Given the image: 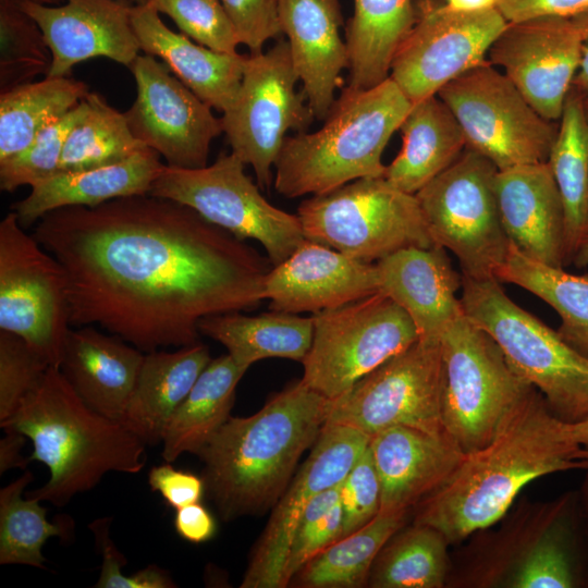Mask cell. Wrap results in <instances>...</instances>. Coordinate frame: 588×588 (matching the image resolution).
Segmentation results:
<instances>
[{"label": "cell", "instance_id": "cell-29", "mask_svg": "<svg viewBox=\"0 0 588 588\" xmlns=\"http://www.w3.org/2000/svg\"><path fill=\"white\" fill-rule=\"evenodd\" d=\"M211 359L200 342L145 353L121 422L146 445L160 444L175 409Z\"/></svg>", "mask_w": 588, "mask_h": 588}, {"label": "cell", "instance_id": "cell-50", "mask_svg": "<svg viewBox=\"0 0 588 588\" xmlns=\"http://www.w3.org/2000/svg\"><path fill=\"white\" fill-rule=\"evenodd\" d=\"M148 483L151 491L160 493L174 510L200 502L206 491L203 477L177 469L167 462L150 468Z\"/></svg>", "mask_w": 588, "mask_h": 588}, {"label": "cell", "instance_id": "cell-52", "mask_svg": "<svg viewBox=\"0 0 588 588\" xmlns=\"http://www.w3.org/2000/svg\"><path fill=\"white\" fill-rule=\"evenodd\" d=\"M174 529L180 538L191 543H204L217 532V522L200 502L175 510Z\"/></svg>", "mask_w": 588, "mask_h": 588}, {"label": "cell", "instance_id": "cell-12", "mask_svg": "<svg viewBox=\"0 0 588 588\" xmlns=\"http://www.w3.org/2000/svg\"><path fill=\"white\" fill-rule=\"evenodd\" d=\"M437 96L457 120L466 148L498 170L548 161L559 125L542 118L490 61L452 79Z\"/></svg>", "mask_w": 588, "mask_h": 588}, {"label": "cell", "instance_id": "cell-14", "mask_svg": "<svg viewBox=\"0 0 588 588\" xmlns=\"http://www.w3.org/2000/svg\"><path fill=\"white\" fill-rule=\"evenodd\" d=\"M298 79L287 40L250 53L237 98L220 118L232 152L252 166L260 188L271 184L286 132L305 133L315 118L305 93L295 88Z\"/></svg>", "mask_w": 588, "mask_h": 588}, {"label": "cell", "instance_id": "cell-37", "mask_svg": "<svg viewBox=\"0 0 588 588\" xmlns=\"http://www.w3.org/2000/svg\"><path fill=\"white\" fill-rule=\"evenodd\" d=\"M406 511L379 512L362 528L338 539L309 560L290 586L357 588L368 584L371 567L387 542L404 525Z\"/></svg>", "mask_w": 588, "mask_h": 588}, {"label": "cell", "instance_id": "cell-55", "mask_svg": "<svg viewBox=\"0 0 588 588\" xmlns=\"http://www.w3.org/2000/svg\"><path fill=\"white\" fill-rule=\"evenodd\" d=\"M455 11L473 12L498 8L500 0H444Z\"/></svg>", "mask_w": 588, "mask_h": 588}, {"label": "cell", "instance_id": "cell-15", "mask_svg": "<svg viewBox=\"0 0 588 588\" xmlns=\"http://www.w3.org/2000/svg\"><path fill=\"white\" fill-rule=\"evenodd\" d=\"M62 265L24 231L14 211L0 222V330L23 338L60 367L70 331Z\"/></svg>", "mask_w": 588, "mask_h": 588}, {"label": "cell", "instance_id": "cell-30", "mask_svg": "<svg viewBox=\"0 0 588 588\" xmlns=\"http://www.w3.org/2000/svg\"><path fill=\"white\" fill-rule=\"evenodd\" d=\"M400 130L402 149L385 167L383 177L408 194L415 195L466 148L457 120L437 95L413 103Z\"/></svg>", "mask_w": 588, "mask_h": 588}, {"label": "cell", "instance_id": "cell-23", "mask_svg": "<svg viewBox=\"0 0 588 588\" xmlns=\"http://www.w3.org/2000/svg\"><path fill=\"white\" fill-rule=\"evenodd\" d=\"M495 194L510 242L536 261L564 268V209L548 161L499 170Z\"/></svg>", "mask_w": 588, "mask_h": 588}, {"label": "cell", "instance_id": "cell-8", "mask_svg": "<svg viewBox=\"0 0 588 588\" xmlns=\"http://www.w3.org/2000/svg\"><path fill=\"white\" fill-rule=\"evenodd\" d=\"M306 240L363 262L411 246L431 247L416 195L384 177H363L303 200L297 213Z\"/></svg>", "mask_w": 588, "mask_h": 588}, {"label": "cell", "instance_id": "cell-9", "mask_svg": "<svg viewBox=\"0 0 588 588\" xmlns=\"http://www.w3.org/2000/svg\"><path fill=\"white\" fill-rule=\"evenodd\" d=\"M498 171L488 158L465 148L415 194L434 245L451 250L462 274L473 279H495L511 245L499 213Z\"/></svg>", "mask_w": 588, "mask_h": 588}, {"label": "cell", "instance_id": "cell-39", "mask_svg": "<svg viewBox=\"0 0 588 588\" xmlns=\"http://www.w3.org/2000/svg\"><path fill=\"white\" fill-rule=\"evenodd\" d=\"M85 99L88 110L68 135L60 171L117 164L148 148L133 135L124 113L111 107L101 95L89 91Z\"/></svg>", "mask_w": 588, "mask_h": 588}, {"label": "cell", "instance_id": "cell-33", "mask_svg": "<svg viewBox=\"0 0 588 588\" xmlns=\"http://www.w3.org/2000/svg\"><path fill=\"white\" fill-rule=\"evenodd\" d=\"M414 22V0H354L345 40L351 88L369 89L390 76L394 53Z\"/></svg>", "mask_w": 588, "mask_h": 588}, {"label": "cell", "instance_id": "cell-43", "mask_svg": "<svg viewBox=\"0 0 588 588\" xmlns=\"http://www.w3.org/2000/svg\"><path fill=\"white\" fill-rule=\"evenodd\" d=\"M87 110V101L83 98L66 114L40 131L22 152L0 162V188L13 192L22 185L33 186L58 173L68 135Z\"/></svg>", "mask_w": 588, "mask_h": 588}, {"label": "cell", "instance_id": "cell-57", "mask_svg": "<svg viewBox=\"0 0 588 588\" xmlns=\"http://www.w3.org/2000/svg\"><path fill=\"white\" fill-rule=\"evenodd\" d=\"M572 264L578 268L588 266V235L580 243L576 254L574 255Z\"/></svg>", "mask_w": 588, "mask_h": 588}, {"label": "cell", "instance_id": "cell-25", "mask_svg": "<svg viewBox=\"0 0 588 588\" xmlns=\"http://www.w3.org/2000/svg\"><path fill=\"white\" fill-rule=\"evenodd\" d=\"M376 264L379 292L402 307L419 338L440 340L464 311L456 292L462 273L455 271L441 246L402 248Z\"/></svg>", "mask_w": 588, "mask_h": 588}, {"label": "cell", "instance_id": "cell-60", "mask_svg": "<svg viewBox=\"0 0 588 588\" xmlns=\"http://www.w3.org/2000/svg\"><path fill=\"white\" fill-rule=\"evenodd\" d=\"M130 1L134 2V4H147L149 0H130Z\"/></svg>", "mask_w": 588, "mask_h": 588}, {"label": "cell", "instance_id": "cell-6", "mask_svg": "<svg viewBox=\"0 0 588 588\" xmlns=\"http://www.w3.org/2000/svg\"><path fill=\"white\" fill-rule=\"evenodd\" d=\"M460 299L466 318L495 341L511 368L540 392L558 418H588L587 357L515 304L495 279L462 274Z\"/></svg>", "mask_w": 588, "mask_h": 588}, {"label": "cell", "instance_id": "cell-22", "mask_svg": "<svg viewBox=\"0 0 588 588\" xmlns=\"http://www.w3.org/2000/svg\"><path fill=\"white\" fill-rule=\"evenodd\" d=\"M369 450L380 481V512H407L442 487L466 454L448 432L405 426L371 436Z\"/></svg>", "mask_w": 588, "mask_h": 588}, {"label": "cell", "instance_id": "cell-40", "mask_svg": "<svg viewBox=\"0 0 588 588\" xmlns=\"http://www.w3.org/2000/svg\"><path fill=\"white\" fill-rule=\"evenodd\" d=\"M34 480L26 470L0 490V564H20L46 568L42 547L50 537L66 538L69 523L49 522L40 501L23 498Z\"/></svg>", "mask_w": 588, "mask_h": 588}, {"label": "cell", "instance_id": "cell-46", "mask_svg": "<svg viewBox=\"0 0 588 588\" xmlns=\"http://www.w3.org/2000/svg\"><path fill=\"white\" fill-rule=\"evenodd\" d=\"M49 367L23 338L0 330V424L16 413Z\"/></svg>", "mask_w": 588, "mask_h": 588}, {"label": "cell", "instance_id": "cell-3", "mask_svg": "<svg viewBox=\"0 0 588 588\" xmlns=\"http://www.w3.org/2000/svg\"><path fill=\"white\" fill-rule=\"evenodd\" d=\"M329 399L302 379L247 417H230L197 454L206 491L230 522L273 507L292 481L302 455L313 448Z\"/></svg>", "mask_w": 588, "mask_h": 588}, {"label": "cell", "instance_id": "cell-51", "mask_svg": "<svg viewBox=\"0 0 588 588\" xmlns=\"http://www.w3.org/2000/svg\"><path fill=\"white\" fill-rule=\"evenodd\" d=\"M498 9L507 22L539 16L574 17L588 11V0H500Z\"/></svg>", "mask_w": 588, "mask_h": 588}, {"label": "cell", "instance_id": "cell-2", "mask_svg": "<svg viewBox=\"0 0 588 588\" xmlns=\"http://www.w3.org/2000/svg\"><path fill=\"white\" fill-rule=\"evenodd\" d=\"M588 469L586 448L536 390L486 445L465 454L451 478L420 501L414 524L457 542L498 522L530 481L556 471Z\"/></svg>", "mask_w": 588, "mask_h": 588}, {"label": "cell", "instance_id": "cell-24", "mask_svg": "<svg viewBox=\"0 0 588 588\" xmlns=\"http://www.w3.org/2000/svg\"><path fill=\"white\" fill-rule=\"evenodd\" d=\"M282 33L315 119L323 121L350 66L339 0H278Z\"/></svg>", "mask_w": 588, "mask_h": 588}, {"label": "cell", "instance_id": "cell-19", "mask_svg": "<svg viewBox=\"0 0 588 588\" xmlns=\"http://www.w3.org/2000/svg\"><path fill=\"white\" fill-rule=\"evenodd\" d=\"M585 35L573 17L539 16L509 22L489 49L531 107L546 120L561 119L578 71Z\"/></svg>", "mask_w": 588, "mask_h": 588}, {"label": "cell", "instance_id": "cell-28", "mask_svg": "<svg viewBox=\"0 0 588 588\" xmlns=\"http://www.w3.org/2000/svg\"><path fill=\"white\" fill-rule=\"evenodd\" d=\"M160 155L145 148L123 162L85 171L63 172L34 184L11 208L27 229L47 213L69 206L95 207L106 201L149 194L163 169Z\"/></svg>", "mask_w": 588, "mask_h": 588}, {"label": "cell", "instance_id": "cell-21", "mask_svg": "<svg viewBox=\"0 0 588 588\" xmlns=\"http://www.w3.org/2000/svg\"><path fill=\"white\" fill-rule=\"evenodd\" d=\"M378 292L376 264L308 240L284 261L272 266L264 286L270 309L291 314H316Z\"/></svg>", "mask_w": 588, "mask_h": 588}, {"label": "cell", "instance_id": "cell-31", "mask_svg": "<svg viewBox=\"0 0 588 588\" xmlns=\"http://www.w3.org/2000/svg\"><path fill=\"white\" fill-rule=\"evenodd\" d=\"M204 334L222 344L228 354L248 369L265 358L302 362L313 341V317L271 310L257 316L231 311L204 318L198 324Z\"/></svg>", "mask_w": 588, "mask_h": 588}, {"label": "cell", "instance_id": "cell-48", "mask_svg": "<svg viewBox=\"0 0 588 588\" xmlns=\"http://www.w3.org/2000/svg\"><path fill=\"white\" fill-rule=\"evenodd\" d=\"M111 517H101L91 522L96 546L102 556L97 588H173L176 587L171 575L157 565H149L131 575H124L122 567L127 563L110 538Z\"/></svg>", "mask_w": 588, "mask_h": 588}, {"label": "cell", "instance_id": "cell-47", "mask_svg": "<svg viewBox=\"0 0 588 588\" xmlns=\"http://www.w3.org/2000/svg\"><path fill=\"white\" fill-rule=\"evenodd\" d=\"M380 481L368 444L342 481V537L373 519L380 512Z\"/></svg>", "mask_w": 588, "mask_h": 588}, {"label": "cell", "instance_id": "cell-7", "mask_svg": "<svg viewBox=\"0 0 588 588\" xmlns=\"http://www.w3.org/2000/svg\"><path fill=\"white\" fill-rule=\"evenodd\" d=\"M442 419L465 453L488 444L536 389L509 365L495 341L463 314L440 336Z\"/></svg>", "mask_w": 588, "mask_h": 588}, {"label": "cell", "instance_id": "cell-58", "mask_svg": "<svg viewBox=\"0 0 588 588\" xmlns=\"http://www.w3.org/2000/svg\"><path fill=\"white\" fill-rule=\"evenodd\" d=\"M581 96H583L584 112H585V115H586V120L588 122V94L587 95H581Z\"/></svg>", "mask_w": 588, "mask_h": 588}, {"label": "cell", "instance_id": "cell-42", "mask_svg": "<svg viewBox=\"0 0 588 588\" xmlns=\"http://www.w3.org/2000/svg\"><path fill=\"white\" fill-rule=\"evenodd\" d=\"M580 584L569 524L556 518L540 535L517 565L516 588H573Z\"/></svg>", "mask_w": 588, "mask_h": 588}, {"label": "cell", "instance_id": "cell-4", "mask_svg": "<svg viewBox=\"0 0 588 588\" xmlns=\"http://www.w3.org/2000/svg\"><path fill=\"white\" fill-rule=\"evenodd\" d=\"M33 443L29 462L45 464L47 482L26 497L65 506L94 489L110 471L138 474L146 464V444L122 422L90 408L57 367H49L16 413L1 422Z\"/></svg>", "mask_w": 588, "mask_h": 588}, {"label": "cell", "instance_id": "cell-56", "mask_svg": "<svg viewBox=\"0 0 588 588\" xmlns=\"http://www.w3.org/2000/svg\"><path fill=\"white\" fill-rule=\"evenodd\" d=\"M568 438L577 445L588 448V418L578 421H564Z\"/></svg>", "mask_w": 588, "mask_h": 588}, {"label": "cell", "instance_id": "cell-11", "mask_svg": "<svg viewBox=\"0 0 588 588\" xmlns=\"http://www.w3.org/2000/svg\"><path fill=\"white\" fill-rule=\"evenodd\" d=\"M311 317L302 381L329 400L419 339L407 313L381 292Z\"/></svg>", "mask_w": 588, "mask_h": 588}, {"label": "cell", "instance_id": "cell-17", "mask_svg": "<svg viewBox=\"0 0 588 588\" xmlns=\"http://www.w3.org/2000/svg\"><path fill=\"white\" fill-rule=\"evenodd\" d=\"M130 69L136 98L124 115L133 135L167 166L206 167L211 140L223 133L221 119L155 57L138 56Z\"/></svg>", "mask_w": 588, "mask_h": 588}, {"label": "cell", "instance_id": "cell-34", "mask_svg": "<svg viewBox=\"0 0 588 588\" xmlns=\"http://www.w3.org/2000/svg\"><path fill=\"white\" fill-rule=\"evenodd\" d=\"M560 120L548 163L563 203L568 265L588 235V122L583 96L573 87L566 96Z\"/></svg>", "mask_w": 588, "mask_h": 588}, {"label": "cell", "instance_id": "cell-16", "mask_svg": "<svg viewBox=\"0 0 588 588\" xmlns=\"http://www.w3.org/2000/svg\"><path fill=\"white\" fill-rule=\"evenodd\" d=\"M415 22L397 47L390 77L412 103L434 96L486 61L509 22L498 8L452 10L443 0H414Z\"/></svg>", "mask_w": 588, "mask_h": 588}, {"label": "cell", "instance_id": "cell-36", "mask_svg": "<svg viewBox=\"0 0 588 588\" xmlns=\"http://www.w3.org/2000/svg\"><path fill=\"white\" fill-rule=\"evenodd\" d=\"M494 278L538 296L560 316V336L588 358V275H576L523 255L512 243Z\"/></svg>", "mask_w": 588, "mask_h": 588}, {"label": "cell", "instance_id": "cell-49", "mask_svg": "<svg viewBox=\"0 0 588 588\" xmlns=\"http://www.w3.org/2000/svg\"><path fill=\"white\" fill-rule=\"evenodd\" d=\"M240 42L250 53L262 51L264 44L282 34L278 0H220Z\"/></svg>", "mask_w": 588, "mask_h": 588}, {"label": "cell", "instance_id": "cell-18", "mask_svg": "<svg viewBox=\"0 0 588 588\" xmlns=\"http://www.w3.org/2000/svg\"><path fill=\"white\" fill-rule=\"evenodd\" d=\"M370 436L348 426L326 424L310 454L273 505L256 542L241 588H284V568L299 519L315 495L341 483Z\"/></svg>", "mask_w": 588, "mask_h": 588}, {"label": "cell", "instance_id": "cell-26", "mask_svg": "<svg viewBox=\"0 0 588 588\" xmlns=\"http://www.w3.org/2000/svg\"><path fill=\"white\" fill-rule=\"evenodd\" d=\"M150 4H133L131 21L140 50L159 57L197 97L224 113L235 102L247 56L223 53L196 45L171 30Z\"/></svg>", "mask_w": 588, "mask_h": 588}, {"label": "cell", "instance_id": "cell-35", "mask_svg": "<svg viewBox=\"0 0 588 588\" xmlns=\"http://www.w3.org/2000/svg\"><path fill=\"white\" fill-rule=\"evenodd\" d=\"M69 76H46L0 95V162L22 152L45 127L72 110L88 94Z\"/></svg>", "mask_w": 588, "mask_h": 588}, {"label": "cell", "instance_id": "cell-38", "mask_svg": "<svg viewBox=\"0 0 588 588\" xmlns=\"http://www.w3.org/2000/svg\"><path fill=\"white\" fill-rule=\"evenodd\" d=\"M448 540L437 529L414 524L399 530L378 554L368 579L375 588H440L448 569Z\"/></svg>", "mask_w": 588, "mask_h": 588}, {"label": "cell", "instance_id": "cell-1", "mask_svg": "<svg viewBox=\"0 0 588 588\" xmlns=\"http://www.w3.org/2000/svg\"><path fill=\"white\" fill-rule=\"evenodd\" d=\"M33 235L65 271L71 326L97 324L144 353L195 344L204 318L265 299L270 261L171 199L63 207Z\"/></svg>", "mask_w": 588, "mask_h": 588}, {"label": "cell", "instance_id": "cell-44", "mask_svg": "<svg viewBox=\"0 0 588 588\" xmlns=\"http://www.w3.org/2000/svg\"><path fill=\"white\" fill-rule=\"evenodd\" d=\"M342 482L318 493L306 506L295 529L284 568V585L315 555L342 537Z\"/></svg>", "mask_w": 588, "mask_h": 588}, {"label": "cell", "instance_id": "cell-45", "mask_svg": "<svg viewBox=\"0 0 588 588\" xmlns=\"http://www.w3.org/2000/svg\"><path fill=\"white\" fill-rule=\"evenodd\" d=\"M147 4L168 15L182 34L223 53H236L240 39L220 0H149Z\"/></svg>", "mask_w": 588, "mask_h": 588}, {"label": "cell", "instance_id": "cell-32", "mask_svg": "<svg viewBox=\"0 0 588 588\" xmlns=\"http://www.w3.org/2000/svg\"><path fill=\"white\" fill-rule=\"evenodd\" d=\"M246 371L228 353L210 360L167 426L161 442L164 462L201 451L231 417L235 389Z\"/></svg>", "mask_w": 588, "mask_h": 588}, {"label": "cell", "instance_id": "cell-10", "mask_svg": "<svg viewBox=\"0 0 588 588\" xmlns=\"http://www.w3.org/2000/svg\"><path fill=\"white\" fill-rule=\"evenodd\" d=\"M149 194L192 208L242 241L260 243L272 266L306 241L298 216L270 204L233 152H221L212 164L198 169L164 164Z\"/></svg>", "mask_w": 588, "mask_h": 588}, {"label": "cell", "instance_id": "cell-59", "mask_svg": "<svg viewBox=\"0 0 588 588\" xmlns=\"http://www.w3.org/2000/svg\"><path fill=\"white\" fill-rule=\"evenodd\" d=\"M30 1H35V2H38V3H42V4H53L56 2H58L59 0H30Z\"/></svg>", "mask_w": 588, "mask_h": 588}, {"label": "cell", "instance_id": "cell-13", "mask_svg": "<svg viewBox=\"0 0 588 588\" xmlns=\"http://www.w3.org/2000/svg\"><path fill=\"white\" fill-rule=\"evenodd\" d=\"M443 391L440 340L419 338L329 400L326 424L348 426L370 437L396 426L443 433Z\"/></svg>", "mask_w": 588, "mask_h": 588}, {"label": "cell", "instance_id": "cell-41", "mask_svg": "<svg viewBox=\"0 0 588 588\" xmlns=\"http://www.w3.org/2000/svg\"><path fill=\"white\" fill-rule=\"evenodd\" d=\"M0 87L1 93L47 74L51 51L36 21L20 0H0Z\"/></svg>", "mask_w": 588, "mask_h": 588}, {"label": "cell", "instance_id": "cell-54", "mask_svg": "<svg viewBox=\"0 0 588 588\" xmlns=\"http://www.w3.org/2000/svg\"><path fill=\"white\" fill-rule=\"evenodd\" d=\"M581 27L585 41L581 49V59L572 87L581 95L588 94V11L573 17Z\"/></svg>", "mask_w": 588, "mask_h": 588}, {"label": "cell", "instance_id": "cell-20", "mask_svg": "<svg viewBox=\"0 0 588 588\" xmlns=\"http://www.w3.org/2000/svg\"><path fill=\"white\" fill-rule=\"evenodd\" d=\"M40 27L51 51L49 77L69 76L74 65L105 57L131 66L139 56L125 0H66L59 7L20 0Z\"/></svg>", "mask_w": 588, "mask_h": 588}, {"label": "cell", "instance_id": "cell-53", "mask_svg": "<svg viewBox=\"0 0 588 588\" xmlns=\"http://www.w3.org/2000/svg\"><path fill=\"white\" fill-rule=\"evenodd\" d=\"M4 432L0 440V474L12 468L25 470L30 463L28 457L22 455L27 437L14 429H4Z\"/></svg>", "mask_w": 588, "mask_h": 588}, {"label": "cell", "instance_id": "cell-27", "mask_svg": "<svg viewBox=\"0 0 588 588\" xmlns=\"http://www.w3.org/2000/svg\"><path fill=\"white\" fill-rule=\"evenodd\" d=\"M144 354L114 334L83 326L70 329L59 369L90 408L121 422Z\"/></svg>", "mask_w": 588, "mask_h": 588}, {"label": "cell", "instance_id": "cell-61", "mask_svg": "<svg viewBox=\"0 0 588 588\" xmlns=\"http://www.w3.org/2000/svg\"><path fill=\"white\" fill-rule=\"evenodd\" d=\"M586 497H587V503H588V481H587V485H586Z\"/></svg>", "mask_w": 588, "mask_h": 588}, {"label": "cell", "instance_id": "cell-5", "mask_svg": "<svg viewBox=\"0 0 588 588\" xmlns=\"http://www.w3.org/2000/svg\"><path fill=\"white\" fill-rule=\"evenodd\" d=\"M412 106L390 76L369 89L347 86L320 130L285 137L274 163V188L296 198L383 177V150Z\"/></svg>", "mask_w": 588, "mask_h": 588}]
</instances>
